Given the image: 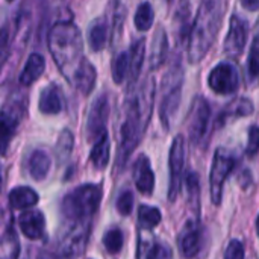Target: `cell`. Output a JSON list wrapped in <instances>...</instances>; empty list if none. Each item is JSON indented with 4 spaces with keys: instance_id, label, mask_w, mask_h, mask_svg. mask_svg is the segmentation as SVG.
Wrapping results in <instances>:
<instances>
[{
    "instance_id": "cell-13",
    "label": "cell",
    "mask_w": 259,
    "mask_h": 259,
    "mask_svg": "<svg viewBox=\"0 0 259 259\" xmlns=\"http://www.w3.org/2000/svg\"><path fill=\"white\" fill-rule=\"evenodd\" d=\"M134 179L138 191L144 196H150L155 190V175L150 167V161L146 155H140L134 164Z\"/></svg>"
},
{
    "instance_id": "cell-37",
    "label": "cell",
    "mask_w": 259,
    "mask_h": 259,
    "mask_svg": "<svg viewBox=\"0 0 259 259\" xmlns=\"http://www.w3.org/2000/svg\"><path fill=\"white\" fill-rule=\"evenodd\" d=\"M259 152V126H250L249 129V140H247V147L246 153L249 156H255Z\"/></svg>"
},
{
    "instance_id": "cell-29",
    "label": "cell",
    "mask_w": 259,
    "mask_h": 259,
    "mask_svg": "<svg viewBox=\"0 0 259 259\" xmlns=\"http://www.w3.org/2000/svg\"><path fill=\"white\" fill-rule=\"evenodd\" d=\"M129 73V53L121 52L112 61V79L115 83H121Z\"/></svg>"
},
{
    "instance_id": "cell-4",
    "label": "cell",
    "mask_w": 259,
    "mask_h": 259,
    "mask_svg": "<svg viewBox=\"0 0 259 259\" xmlns=\"http://www.w3.org/2000/svg\"><path fill=\"white\" fill-rule=\"evenodd\" d=\"M102 200V190L88 184L77 187L62 200V217L67 226H91V219L97 212Z\"/></svg>"
},
{
    "instance_id": "cell-41",
    "label": "cell",
    "mask_w": 259,
    "mask_h": 259,
    "mask_svg": "<svg viewBox=\"0 0 259 259\" xmlns=\"http://www.w3.org/2000/svg\"><path fill=\"white\" fill-rule=\"evenodd\" d=\"M256 232H258V237H259V215H258V219H256Z\"/></svg>"
},
{
    "instance_id": "cell-15",
    "label": "cell",
    "mask_w": 259,
    "mask_h": 259,
    "mask_svg": "<svg viewBox=\"0 0 259 259\" xmlns=\"http://www.w3.org/2000/svg\"><path fill=\"white\" fill-rule=\"evenodd\" d=\"M46 220L39 211H27L20 215V229L29 240H38L44 235Z\"/></svg>"
},
{
    "instance_id": "cell-39",
    "label": "cell",
    "mask_w": 259,
    "mask_h": 259,
    "mask_svg": "<svg viewBox=\"0 0 259 259\" xmlns=\"http://www.w3.org/2000/svg\"><path fill=\"white\" fill-rule=\"evenodd\" d=\"M8 41H9V33L6 29H0V58L5 53L6 47H8Z\"/></svg>"
},
{
    "instance_id": "cell-35",
    "label": "cell",
    "mask_w": 259,
    "mask_h": 259,
    "mask_svg": "<svg viewBox=\"0 0 259 259\" xmlns=\"http://www.w3.org/2000/svg\"><path fill=\"white\" fill-rule=\"evenodd\" d=\"M146 259H173V252L165 243H155L147 250Z\"/></svg>"
},
{
    "instance_id": "cell-3",
    "label": "cell",
    "mask_w": 259,
    "mask_h": 259,
    "mask_svg": "<svg viewBox=\"0 0 259 259\" xmlns=\"http://www.w3.org/2000/svg\"><path fill=\"white\" fill-rule=\"evenodd\" d=\"M47 42L61 73L71 82L76 70L85 59L82 56L83 46L79 29L73 23H58L52 27Z\"/></svg>"
},
{
    "instance_id": "cell-22",
    "label": "cell",
    "mask_w": 259,
    "mask_h": 259,
    "mask_svg": "<svg viewBox=\"0 0 259 259\" xmlns=\"http://www.w3.org/2000/svg\"><path fill=\"white\" fill-rule=\"evenodd\" d=\"M50 164H52L50 156L44 150L38 149V150L32 152V155L29 158V164H27L30 176L35 181H42L50 170Z\"/></svg>"
},
{
    "instance_id": "cell-9",
    "label": "cell",
    "mask_w": 259,
    "mask_h": 259,
    "mask_svg": "<svg viewBox=\"0 0 259 259\" xmlns=\"http://www.w3.org/2000/svg\"><path fill=\"white\" fill-rule=\"evenodd\" d=\"M184 165H185V138L182 135H178L173 140L170 149V159H168V167H170L168 202H175L178 199V194L181 191Z\"/></svg>"
},
{
    "instance_id": "cell-14",
    "label": "cell",
    "mask_w": 259,
    "mask_h": 259,
    "mask_svg": "<svg viewBox=\"0 0 259 259\" xmlns=\"http://www.w3.org/2000/svg\"><path fill=\"white\" fill-rule=\"evenodd\" d=\"M253 102L247 97H237L231 100L217 117V127L225 126L231 118L247 117L253 112Z\"/></svg>"
},
{
    "instance_id": "cell-33",
    "label": "cell",
    "mask_w": 259,
    "mask_h": 259,
    "mask_svg": "<svg viewBox=\"0 0 259 259\" xmlns=\"http://www.w3.org/2000/svg\"><path fill=\"white\" fill-rule=\"evenodd\" d=\"M247 71H249V76L252 79H259V33L255 35L253 42L250 46Z\"/></svg>"
},
{
    "instance_id": "cell-28",
    "label": "cell",
    "mask_w": 259,
    "mask_h": 259,
    "mask_svg": "<svg viewBox=\"0 0 259 259\" xmlns=\"http://www.w3.org/2000/svg\"><path fill=\"white\" fill-rule=\"evenodd\" d=\"M153 21H155V12H153L152 5L147 3V2L141 3L138 6L137 12H135V26H137V29L146 32V30H149L152 27Z\"/></svg>"
},
{
    "instance_id": "cell-8",
    "label": "cell",
    "mask_w": 259,
    "mask_h": 259,
    "mask_svg": "<svg viewBox=\"0 0 259 259\" xmlns=\"http://www.w3.org/2000/svg\"><path fill=\"white\" fill-rule=\"evenodd\" d=\"M211 117V106L208 100L202 96H197L190 108L188 118H187V127H188V137L191 143L197 144L203 135L206 134L208 123Z\"/></svg>"
},
{
    "instance_id": "cell-1",
    "label": "cell",
    "mask_w": 259,
    "mask_h": 259,
    "mask_svg": "<svg viewBox=\"0 0 259 259\" xmlns=\"http://www.w3.org/2000/svg\"><path fill=\"white\" fill-rule=\"evenodd\" d=\"M155 100L153 77H147L138 93L124 105V118L120 127V146L117 153V168H123L129 156L141 141L152 117Z\"/></svg>"
},
{
    "instance_id": "cell-32",
    "label": "cell",
    "mask_w": 259,
    "mask_h": 259,
    "mask_svg": "<svg viewBox=\"0 0 259 259\" xmlns=\"http://www.w3.org/2000/svg\"><path fill=\"white\" fill-rule=\"evenodd\" d=\"M178 12V23H179V38L181 41H185V38H190V32L193 24L190 26V5L188 3H182L181 8L176 11Z\"/></svg>"
},
{
    "instance_id": "cell-36",
    "label": "cell",
    "mask_w": 259,
    "mask_h": 259,
    "mask_svg": "<svg viewBox=\"0 0 259 259\" xmlns=\"http://www.w3.org/2000/svg\"><path fill=\"white\" fill-rule=\"evenodd\" d=\"M134 208V194L131 191H123L117 199V211L121 215H129Z\"/></svg>"
},
{
    "instance_id": "cell-31",
    "label": "cell",
    "mask_w": 259,
    "mask_h": 259,
    "mask_svg": "<svg viewBox=\"0 0 259 259\" xmlns=\"http://www.w3.org/2000/svg\"><path fill=\"white\" fill-rule=\"evenodd\" d=\"M123 241H124V237H123V232L118 228L109 229L103 237V244H105L106 250L109 253H112V255H115V253H118L121 250Z\"/></svg>"
},
{
    "instance_id": "cell-27",
    "label": "cell",
    "mask_w": 259,
    "mask_h": 259,
    "mask_svg": "<svg viewBox=\"0 0 259 259\" xmlns=\"http://www.w3.org/2000/svg\"><path fill=\"white\" fill-rule=\"evenodd\" d=\"M161 211L153 206L141 205L138 209V223L143 229H153L161 223Z\"/></svg>"
},
{
    "instance_id": "cell-42",
    "label": "cell",
    "mask_w": 259,
    "mask_h": 259,
    "mask_svg": "<svg viewBox=\"0 0 259 259\" xmlns=\"http://www.w3.org/2000/svg\"><path fill=\"white\" fill-rule=\"evenodd\" d=\"M0 184H2V173H0Z\"/></svg>"
},
{
    "instance_id": "cell-23",
    "label": "cell",
    "mask_w": 259,
    "mask_h": 259,
    "mask_svg": "<svg viewBox=\"0 0 259 259\" xmlns=\"http://www.w3.org/2000/svg\"><path fill=\"white\" fill-rule=\"evenodd\" d=\"M38 203V194L29 187H17L9 193V205L15 209H24Z\"/></svg>"
},
{
    "instance_id": "cell-30",
    "label": "cell",
    "mask_w": 259,
    "mask_h": 259,
    "mask_svg": "<svg viewBox=\"0 0 259 259\" xmlns=\"http://www.w3.org/2000/svg\"><path fill=\"white\" fill-rule=\"evenodd\" d=\"M187 182V191H188V199H190V205L199 211V203H200V181L199 176L194 171H190L185 178Z\"/></svg>"
},
{
    "instance_id": "cell-26",
    "label": "cell",
    "mask_w": 259,
    "mask_h": 259,
    "mask_svg": "<svg viewBox=\"0 0 259 259\" xmlns=\"http://www.w3.org/2000/svg\"><path fill=\"white\" fill-rule=\"evenodd\" d=\"M108 41V24L105 20H96L88 32V42L94 52H99L105 47Z\"/></svg>"
},
{
    "instance_id": "cell-6",
    "label": "cell",
    "mask_w": 259,
    "mask_h": 259,
    "mask_svg": "<svg viewBox=\"0 0 259 259\" xmlns=\"http://www.w3.org/2000/svg\"><path fill=\"white\" fill-rule=\"evenodd\" d=\"M235 164H237V158L234 153L222 147L215 150L212 167H211V175H209V191H211V200L217 206L222 203L225 182L232 173Z\"/></svg>"
},
{
    "instance_id": "cell-16",
    "label": "cell",
    "mask_w": 259,
    "mask_h": 259,
    "mask_svg": "<svg viewBox=\"0 0 259 259\" xmlns=\"http://www.w3.org/2000/svg\"><path fill=\"white\" fill-rule=\"evenodd\" d=\"M96 77H97V74H96L94 65H93L90 61L83 59V61L80 62L79 68L76 70V73H74L71 82H73V85H74L82 94L87 96V94H90V93L93 91L94 83H96Z\"/></svg>"
},
{
    "instance_id": "cell-10",
    "label": "cell",
    "mask_w": 259,
    "mask_h": 259,
    "mask_svg": "<svg viewBox=\"0 0 259 259\" xmlns=\"http://www.w3.org/2000/svg\"><path fill=\"white\" fill-rule=\"evenodd\" d=\"M247 23L244 18L240 15L234 14L231 17V24H229V32L225 39V53L231 58H238L247 41Z\"/></svg>"
},
{
    "instance_id": "cell-12",
    "label": "cell",
    "mask_w": 259,
    "mask_h": 259,
    "mask_svg": "<svg viewBox=\"0 0 259 259\" xmlns=\"http://www.w3.org/2000/svg\"><path fill=\"white\" fill-rule=\"evenodd\" d=\"M202 249V228L197 220H190L179 235V250L184 258H194Z\"/></svg>"
},
{
    "instance_id": "cell-40",
    "label": "cell",
    "mask_w": 259,
    "mask_h": 259,
    "mask_svg": "<svg viewBox=\"0 0 259 259\" xmlns=\"http://www.w3.org/2000/svg\"><path fill=\"white\" fill-rule=\"evenodd\" d=\"M241 5H243V8H246L249 11H258L259 9V0H243Z\"/></svg>"
},
{
    "instance_id": "cell-5",
    "label": "cell",
    "mask_w": 259,
    "mask_h": 259,
    "mask_svg": "<svg viewBox=\"0 0 259 259\" xmlns=\"http://www.w3.org/2000/svg\"><path fill=\"white\" fill-rule=\"evenodd\" d=\"M182 83H184V70L179 59H176V62L171 64L165 77L162 79L159 118L165 129H170L171 120L179 109L181 99H182Z\"/></svg>"
},
{
    "instance_id": "cell-2",
    "label": "cell",
    "mask_w": 259,
    "mask_h": 259,
    "mask_svg": "<svg viewBox=\"0 0 259 259\" xmlns=\"http://www.w3.org/2000/svg\"><path fill=\"white\" fill-rule=\"evenodd\" d=\"M225 11L226 3L220 0H205L200 5L188 39V59L191 64L200 62L209 52L220 32Z\"/></svg>"
},
{
    "instance_id": "cell-17",
    "label": "cell",
    "mask_w": 259,
    "mask_h": 259,
    "mask_svg": "<svg viewBox=\"0 0 259 259\" xmlns=\"http://www.w3.org/2000/svg\"><path fill=\"white\" fill-rule=\"evenodd\" d=\"M18 126V117L12 111H0V155L6 153L8 144L15 135Z\"/></svg>"
},
{
    "instance_id": "cell-11",
    "label": "cell",
    "mask_w": 259,
    "mask_h": 259,
    "mask_svg": "<svg viewBox=\"0 0 259 259\" xmlns=\"http://www.w3.org/2000/svg\"><path fill=\"white\" fill-rule=\"evenodd\" d=\"M109 115V102L106 96H100L88 115V124H87V132L90 140H99L103 134H106V121Z\"/></svg>"
},
{
    "instance_id": "cell-34",
    "label": "cell",
    "mask_w": 259,
    "mask_h": 259,
    "mask_svg": "<svg viewBox=\"0 0 259 259\" xmlns=\"http://www.w3.org/2000/svg\"><path fill=\"white\" fill-rule=\"evenodd\" d=\"M73 141H74L73 134L70 131H67V129L62 131V134H61V137L58 140V147H56V153L59 155L61 159H65L71 153V150H73Z\"/></svg>"
},
{
    "instance_id": "cell-25",
    "label": "cell",
    "mask_w": 259,
    "mask_h": 259,
    "mask_svg": "<svg viewBox=\"0 0 259 259\" xmlns=\"http://www.w3.org/2000/svg\"><path fill=\"white\" fill-rule=\"evenodd\" d=\"M109 138H108V134H103L96 143H94V147L91 150V162L93 165L97 168V170H103L108 162H109Z\"/></svg>"
},
{
    "instance_id": "cell-38",
    "label": "cell",
    "mask_w": 259,
    "mask_h": 259,
    "mask_svg": "<svg viewBox=\"0 0 259 259\" xmlns=\"http://www.w3.org/2000/svg\"><path fill=\"white\" fill-rule=\"evenodd\" d=\"M225 259H244V246L238 240H232L226 247Z\"/></svg>"
},
{
    "instance_id": "cell-24",
    "label": "cell",
    "mask_w": 259,
    "mask_h": 259,
    "mask_svg": "<svg viewBox=\"0 0 259 259\" xmlns=\"http://www.w3.org/2000/svg\"><path fill=\"white\" fill-rule=\"evenodd\" d=\"M20 253V243L14 228H8L0 235V259H17Z\"/></svg>"
},
{
    "instance_id": "cell-20",
    "label": "cell",
    "mask_w": 259,
    "mask_h": 259,
    "mask_svg": "<svg viewBox=\"0 0 259 259\" xmlns=\"http://www.w3.org/2000/svg\"><path fill=\"white\" fill-rule=\"evenodd\" d=\"M167 52H168V39H167V33L162 27H158L155 38H153V44H152V53H150V67L152 70L159 68L167 58Z\"/></svg>"
},
{
    "instance_id": "cell-21",
    "label": "cell",
    "mask_w": 259,
    "mask_h": 259,
    "mask_svg": "<svg viewBox=\"0 0 259 259\" xmlns=\"http://www.w3.org/2000/svg\"><path fill=\"white\" fill-rule=\"evenodd\" d=\"M39 111L42 114H58L62 111L64 108V103H62V96H61V91L56 88V87H49L46 88L42 93H41V97H39Z\"/></svg>"
},
{
    "instance_id": "cell-19",
    "label": "cell",
    "mask_w": 259,
    "mask_h": 259,
    "mask_svg": "<svg viewBox=\"0 0 259 259\" xmlns=\"http://www.w3.org/2000/svg\"><path fill=\"white\" fill-rule=\"evenodd\" d=\"M144 55H146V39L140 38L134 41L131 46L129 52V76H131V85H134L141 73L143 62H144Z\"/></svg>"
},
{
    "instance_id": "cell-18",
    "label": "cell",
    "mask_w": 259,
    "mask_h": 259,
    "mask_svg": "<svg viewBox=\"0 0 259 259\" xmlns=\"http://www.w3.org/2000/svg\"><path fill=\"white\" fill-rule=\"evenodd\" d=\"M46 68V61H44V56L39 55V53H32L27 61H26V65L20 74V83L24 85V87H29L30 83H33L44 71Z\"/></svg>"
},
{
    "instance_id": "cell-7",
    "label": "cell",
    "mask_w": 259,
    "mask_h": 259,
    "mask_svg": "<svg viewBox=\"0 0 259 259\" xmlns=\"http://www.w3.org/2000/svg\"><path fill=\"white\" fill-rule=\"evenodd\" d=\"M208 83L209 88L217 94H234L240 85V74L237 67L232 62H220L211 70Z\"/></svg>"
}]
</instances>
